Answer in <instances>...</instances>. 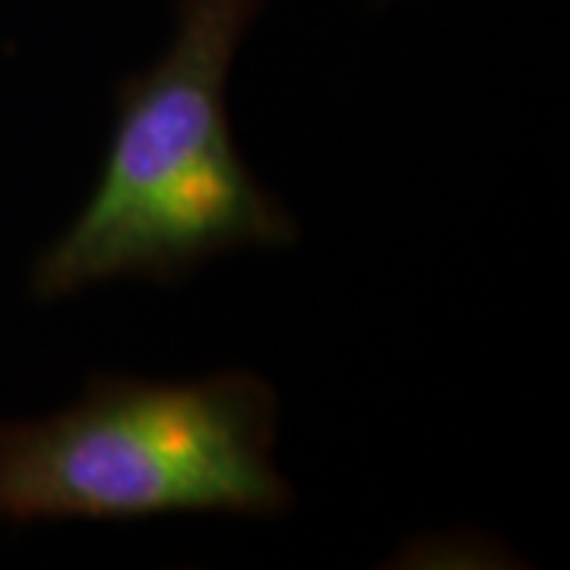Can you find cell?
Listing matches in <instances>:
<instances>
[{"label":"cell","mask_w":570,"mask_h":570,"mask_svg":"<svg viewBox=\"0 0 570 570\" xmlns=\"http://www.w3.org/2000/svg\"><path fill=\"white\" fill-rule=\"evenodd\" d=\"M266 0H178V29L146 73L118 86L115 134L80 216L32 266L61 302L115 279H181L238 247H285L298 225L250 175L228 121V73Z\"/></svg>","instance_id":"6da1fadb"},{"label":"cell","mask_w":570,"mask_h":570,"mask_svg":"<svg viewBox=\"0 0 570 570\" xmlns=\"http://www.w3.org/2000/svg\"><path fill=\"white\" fill-rule=\"evenodd\" d=\"M279 396L254 371L200 381L92 377L73 406L0 425V523L279 517Z\"/></svg>","instance_id":"7a4b0ae2"}]
</instances>
